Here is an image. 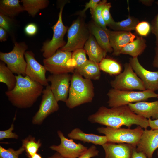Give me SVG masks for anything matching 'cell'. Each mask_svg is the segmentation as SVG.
Returning <instances> with one entry per match:
<instances>
[{"label":"cell","instance_id":"cell-31","mask_svg":"<svg viewBox=\"0 0 158 158\" xmlns=\"http://www.w3.org/2000/svg\"><path fill=\"white\" fill-rule=\"evenodd\" d=\"M107 2L106 0L100 1L94 8L90 9L93 21L105 30L107 28L102 18V11L105 4Z\"/></svg>","mask_w":158,"mask_h":158},{"label":"cell","instance_id":"cell-24","mask_svg":"<svg viewBox=\"0 0 158 158\" xmlns=\"http://www.w3.org/2000/svg\"><path fill=\"white\" fill-rule=\"evenodd\" d=\"M99 63L90 60L82 66L75 70L84 78L91 80H99L101 76V72Z\"/></svg>","mask_w":158,"mask_h":158},{"label":"cell","instance_id":"cell-17","mask_svg":"<svg viewBox=\"0 0 158 158\" xmlns=\"http://www.w3.org/2000/svg\"><path fill=\"white\" fill-rule=\"evenodd\" d=\"M108 35L110 45L113 50L112 54L118 56L120 54L122 49L133 41L136 36L131 32L106 30Z\"/></svg>","mask_w":158,"mask_h":158},{"label":"cell","instance_id":"cell-45","mask_svg":"<svg viewBox=\"0 0 158 158\" xmlns=\"http://www.w3.org/2000/svg\"><path fill=\"white\" fill-rule=\"evenodd\" d=\"M155 55L152 62L154 67L158 68V47H156L154 49Z\"/></svg>","mask_w":158,"mask_h":158},{"label":"cell","instance_id":"cell-11","mask_svg":"<svg viewBox=\"0 0 158 158\" xmlns=\"http://www.w3.org/2000/svg\"><path fill=\"white\" fill-rule=\"evenodd\" d=\"M42 94L39 108L32 118V123L34 125L41 124L48 116L59 109L58 102L51 90L50 85L46 87Z\"/></svg>","mask_w":158,"mask_h":158},{"label":"cell","instance_id":"cell-22","mask_svg":"<svg viewBox=\"0 0 158 158\" xmlns=\"http://www.w3.org/2000/svg\"><path fill=\"white\" fill-rule=\"evenodd\" d=\"M88 28L90 33L95 37L100 46L107 53L113 52L108 35L106 30L97 25L93 21L90 22Z\"/></svg>","mask_w":158,"mask_h":158},{"label":"cell","instance_id":"cell-28","mask_svg":"<svg viewBox=\"0 0 158 158\" xmlns=\"http://www.w3.org/2000/svg\"><path fill=\"white\" fill-rule=\"evenodd\" d=\"M139 22L138 19L129 15L126 19L121 21H115L109 27L114 31L130 32L135 30V27Z\"/></svg>","mask_w":158,"mask_h":158},{"label":"cell","instance_id":"cell-20","mask_svg":"<svg viewBox=\"0 0 158 158\" xmlns=\"http://www.w3.org/2000/svg\"><path fill=\"white\" fill-rule=\"evenodd\" d=\"M68 136L70 139L79 140L84 143H92L95 145L102 146L108 142L105 135L87 133L77 128L72 130L68 134Z\"/></svg>","mask_w":158,"mask_h":158},{"label":"cell","instance_id":"cell-5","mask_svg":"<svg viewBox=\"0 0 158 158\" xmlns=\"http://www.w3.org/2000/svg\"><path fill=\"white\" fill-rule=\"evenodd\" d=\"M97 131L106 137L108 142L127 143L136 147L144 131L138 126L135 128H114L109 127H98Z\"/></svg>","mask_w":158,"mask_h":158},{"label":"cell","instance_id":"cell-27","mask_svg":"<svg viewBox=\"0 0 158 158\" xmlns=\"http://www.w3.org/2000/svg\"><path fill=\"white\" fill-rule=\"evenodd\" d=\"M2 61L0 62V82L5 84L8 91L12 90L15 87L16 83V75Z\"/></svg>","mask_w":158,"mask_h":158},{"label":"cell","instance_id":"cell-43","mask_svg":"<svg viewBox=\"0 0 158 158\" xmlns=\"http://www.w3.org/2000/svg\"><path fill=\"white\" fill-rule=\"evenodd\" d=\"M8 33L2 28L0 27V41L5 42L7 40Z\"/></svg>","mask_w":158,"mask_h":158},{"label":"cell","instance_id":"cell-26","mask_svg":"<svg viewBox=\"0 0 158 158\" xmlns=\"http://www.w3.org/2000/svg\"><path fill=\"white\" fill-rule=\"evenodd\" d=\"M24 11L32 17H35L41 10L46 8L49 1L47 0H21Z\"/></svg>","mask_w":158,"mask_h":158},{"label":"cell","instance_id":"cell-29","mask_svg":"<svg viewBox=\"0 0 158 158\" xmlns=\"http://www.w3.org/2000/svg\"><path fill=\"white\" fill-rule=\"evenodd\" d=\"M100 70L110 75H118L121 73L122 67L118 62L111 59L104 58L99 63Z\"/></svg>","mask_w":158,"mask_h":158},{"label":"cell","instance_id":"cell-7","mask_svg":"<svg viewBox=\"0 0 158 158\" xmlns=\"http://www.w3.org/2000/svg\"><path fill=\"white\" fill-rule=\"evenodd\" d=\"M28 49V46L25 42L15 41L11 51L8 53L0 52V59L13 73L25 76L27 63L24 55Z\"/></svg>","mask_w":158,"mask_h":158},{"label":"cell","instance_id":"cell-6","mask_svg":"<svg viewBox=\"0 0 158 158\" xmlns=\"http://www.w3.org/2000/svg\"><path fill=\"white\" fill-rule=\"evenodd\" d=\"M90 33L82 17L74 20L67 31V41L66 44L59 49L65 51H73L83 48Z\"/></svg>","mask_w":158,"mask_h":158},{"label":"cell","instance_id":"cell-46","mask_svg":"<svg viewBox=\"0 0 158 158\" xmlns=\"http://www.w3.org/2000/svg\"><path fill=\"white\" fill-rule=\"evenodd\" d=\"M139 1L145 5L147 6H151L154 1L153 0H140Z\"/></svg>","mask_w":158,"mask_h":158},{"label":"cell","instance_id":"cell-49","mask_svg":"<svg viewBox=\"0 0 158 158\" xmlns=\"http://www.w3.org/2000/svg\"><path fill=\"white\" fill-rule=\"evenodd\" d=\"M156 3L157 4V6H158V1H157L156 2Z\"/></svg>","mask_w":158,"mask_h":158},{"label":"cell","instance_id":"cell-38","mask_svg":"<svg viewBox=\"0 0 158 158\" xmlns=\"http://www.w3.org/2000/svg\"><path fill=\"white\" fill-rule=\"evenodd\" d=\"M99 151L94 145L91 146L82 155L77 158H91L99 155Z\"/></svg>","mask_w":158,"mask_h":158},{"label":"cell","instance_id":"cell-48","mask_svg":"<svg viewBox=\"0 0 158 158\" xmlns=\"http://www.w3.org/2000/svg\"><path fill=\"white\" fill-rule=\"evenodd\" d=\"M28 157V158H42L41 155L40 154L37 153L32 156L29 157Z\"/></svg>","mask_w":158,"mask_h":158},{"label":"cell","instance_id":"cell-9","mask_svg":"<svg viewBox=\"0 0 158 158\" xmlns=\"http://www.w3.org/2000/svg\"><path fill=\"white\" fill-rule=\"evenodd\" d=\"M44 66L51 74L73 73L75 64L72 59V53L60 49L49 57L44 59Z\"/></svg>","mask_w":158,"mask_h":158},{"label":"cell","instance_id":"cell-14","mask_svg":"<svg viewBox=\"0 0 158 158\" xmlns=\"http://www.w3.org/2000/svg\"><path fill=\"white\" fill-rule=\"evenodd\" d=\"M24 56L27 63L25 75L43 86L49 85L46 77L47 71L44 66L36 59L34 53L31 51H26Z\"/></svg>","mask_w":158,"mask_h":158},{"label":"cell","instance_id":"cell-13","mask_svg":"<svg viewBox=\"0 0 158 158\" xmlns=\"http://www.w3.org/2000/svg\"><path fill=\"white\" fill-rule=\"evenodd\" d=\"M71 75L69 73L51 74L47 78L51 90L57 102H66L68 98Z\"/></svg>","mask_w":158,"mask_h":158},{"label":"cell","instance_id":"cell-3","mask_svg":"<svg viewBox=\"0 0 158 158\" xmlns=\"http://www.w3.org/2000/svg\"><path fill=\"white\" fill-rule=\"evenodd\" d=\"M94 87L91 80L83 78L76 71L71 75L66 106L73 109L91 102L94 96Z\"/></svg>","mask_w":158,"mask_h":158},{"label":"cell","instance_id":"cell-44","mask_svg":"<svg viewBox=\"0 0 158 158\" xmlns=\"http://www.w3.org/2000/svg\"><path fill=\"white\" fill-rule=\"evenodd\" d=\"M136 148L134 149L131 158H148L143 153L137 152Z\"/></svg>","mask_w":158,"mask_h":158},{"label":"cell","instance_id":"cell-40","mask_svg":"<svg viewBox=\"0 0 158 158\" xmlns=\"http://www.w3.org/2000/svg\"><path fill=\"white\" fill-rule=\"evenodd\" d=\"M38 31L37 25L34 23H30L27 24L25 27L24 31L27 35L32 36L35 35Z\"/></svg>","mask_w":158,"mask_h":158},{"label":"cell","instance_id":"cell-8","mask_svg":"<svg viewBox=\"0 0 158 158\" xmlns=\"http://www.w3.org/2000/svg\"><path fill=\"white\" fill-rule=\"evenodd\" d=\"M65 4L64 2L61 5L58 20L52 27L53 31L52 39L43 44L41 51L45 59L52 56L66 43L64 40V37L69 28L64 25L62 19V12Z\"/></svg>","mask_w":158,"mask_h":158},{"label":"cell","instance_id":"cell-33","mask_svg":"<svg viewBox=\"0 0 158 158\" xmlns=\"http://www.w3.org/2000/svg\"><path fill=\"white\" fill-rule=\"evenodd\" d=\"M84 48L77 49L72 53V59L75 64V70L83 65L87 60Z\"/></svg>","mask_w":158,"mask_h":158},{"label":"cell","instance_id":"cell-36","mask_svg":"<svg viewBox=\"0 0 158 158\" xmlns=\"http://www.w3.org/2000/svg\"><path fill=\"white\" fill-rule=\"evenodd\" d=\"M111 6V3L107 2L105 4L102 11V18L107 26H109L115 22L110 11Z\"/></svg>","mask_w":158,"mask_h":158},{"label":"cell","instance_id":"cell-18","mask_svg":"<svg viewBox=\"0 0 158 158\" xmlns=\"http://www.w3.org/2000/svg\"><path fill=\"white\" fill-rule=\"evenodd\" d=\"M102 146L105 152L104 158H131L133 150L136 147L128 144L110 142Z\"/></svg>","mask_w":158,"mask_h":158},{"label":"cell","instance_id":"cell-23","mask_svg":"<svg viewBox=\"0 0 158 158\" xmlns=\"http://www.w3.org/2000/svg\"><path fill=\"white\" fill-rule=\"evenodd\" d=\"M146 46L145 40L142 37L137 36L122 49L120 54H128L132 58L138 57L143 52Z\"/></svg>","mask_w":158,"mask_h":158},{"label":"cell","instance_id":"cell-41","mask_svg":"<svg viewBox=\"0 0 158 158\" xmlns=\"http://www.w3.org/2000/svg\"><path fill=\"white\" fill-rule=\"evenodd\" d=\"M99 0H90L89 2L86 3L84 8L81 11L79 14L81 17H83L85 12L89 8L93 9L94 8L100 1Z\"/></svg>","mask_w":158,"mask_h":158},{"label":"cell","instance_id":"cell-25","mask_svg":"<svg viewBox=\"0 0 158 158\" xmlns=\"http://www.w3.org/2000/svg\"><path fill=\"white\" fill-rule=\"evenodd\" d=\"M19 0H1L0 1V13L14 18L24 11Z\"/></svg>","mask_w":158,"mask_h":158},{"label":"cell","instance_id":"cell-37","mask_svg":"<svg viewBox=\"0 0 158 158\" xmlns=\"http://www.w3.org/2000/svg\"><path fill=\"white\" fill-rule=\"evenodd\" d=\"M14 124L13 123L10 128L7 130L0 131V140H2L4 139L13 138L17 139L18 135L12 131L14 130Z\"/></svg>","mask_w":158,"mask_h":158},{"label":"cell","instance_id":"cell-1","mask_svg":"<svg viewBox=\"0 0 158 158\" xmlns=\"http://www.w3.org/2000/svg\"><path fill=\"white\" fill-rule=\"evenodd\" d=\"M88 121L92 123L114 128L125 126L130 128L133 125L147 129L149 126L148 120L134 113L128 105L108 108L102 106L95 113L90 115Z\"/></svg>","mask_w":158,"mask_h":158},{"label":"cell","instance_id":"cell-16","mask_svg":"<svg viewBox=\"0 0 158 158\" xmlns=\"http://www.w3.org/2000/svg\"><path fill=\"white\" fill-rule=\"evenodd\" d=\"M157 148L158 129H145L136 146V151L143 153L148 158H152L154 152Z\"/></svg>","mask_w":158,"mask_h":158},{"label":"cell","instance_id":"cell-15","mask_svg":"<svg viewBox=\"0 0 158 158\" xmlns=\"http://www.w3.org/2000/svg\"><path fill=\"white\" fill-rule=\"evenodd\" d=\"M129 62L133 70L143 82L146 90L154 92L158 90V71H151L145 68L138 57L130 58Z\"/></svg>","mask_w":158,"mask_h":158},{"label":"cell","instance_id":"cell-30","mask_svg":"<svg viewBox=\"0 0 158 158\" xmlns=\"http://www.w3.org/2000/svg\"><path fill=\"white\" fill-rule=\"evenodd\" d=\"M22 146L24 148L27 157L32 156L37 152L42 145L40 140H36L35 137L29 135L22 140Z\"/></svg>","mask_w":158,"mask_h":158},{"label":"cell","instance_id":"cell-34","mask_svg":"<svg viewBox=\"0 0 158 158\" xmlns=\"http://www.w3.org/2000/svg\"><path fill=\"white\" fill-rule=\"evenodd\" d=\"M25 151L21 146L18 150L11 148L6 149L0 146V158H18L19 156Z\"/></svg>","mask_w":158,"mask_h":158},{"label":"cell","instance_id":"cell-50","mask_svg":"<svg viewBox=\"0 0 158 158\" xmlns=\"http://www.w3.org/2000/svg\"><path fill=\"white\" fill-rule=\"evenodd\" d=\"M157 155L158 156V150L157 151Z\"/></svg>","mask_w":158,"mask_h":158},{"label":"cell","instance_id":"cell-35","mask_svg":"<svg viewBox=\"0 0 158 158\" xmlns=\"http://www.w3.org/2000/svg\"><path fill=\"white\" fill-rule=\"evenodd\" d=\"M135 31L140 36L146 37L151 31V25L146 21L139 22L136 25Z\"/></svg>","mask_w":158,"mask_h":158},{"label":"cell","instance_id":"cell-10","mask_svg":"<svg viewBox=\"0 0 158 158\" xmlns=\"http://www.w3.org/2000/svg\"><path fill=\"white\" fill-rule=\"evenodd\" d=\"M110 84L113 88L118 90H146L143 82L133 71L129 63L124 64L123 71L111 81Z\"/></svg>","mask_w":158,"mask_h":158},{"label":"cell","instance_id":"cell-32","mask_svg":"<svg viewBox=\"0 0 158 158\" xmlns=\"http://www.w3.org/2000/svg\"><path fill=\"white\" fill-rule=\"evenodd\" d=\"M15 25V21L13 18L0 13V27L5 30L10 35L13 33Z\"/></svg>","mask_w":158,"mask_h":158},{"label":"cell","instance_id":"cell-42","mask_svg":"<svg viewBox=\"0 0 158 158\" xmlns=\"http://www.w3.org/2000/svg\"><path fill=\"white\" fill-rule=\"evenodd\" d=\"M148 120L149 126L151 128V130L158 129V119L152 120L150 118H149Z\"/></svg>","mask_w":158,"mask_h":158},{"label":"cell","instance_id":"cell-47","mask_svg":"<svg viewBox=\"0 0 158 158\" xmlns=\"http://www.w3.org/2000/svg\"><path fill=\"white\" fill-rule=\"evenodd\" d=\"M48 158H66L61 155L59 154L56 152L52 156Z\"/></svg>","mask_w":158,"mask_h":158},{"label":"cell","instance_id":"cell-21","mask_svg":"<svg viewBox=\"0 0 158 158\" xmlns=\"http://www.w3.org/2000/svg\"><path fill=\"white\" fill-rule=\"evenodd\" d=\"M83 48L88 55L89 59L98 63L105 58L107 53L98 44L91 33Z\"/></svg>","mask_w":158,"mask_h":158},{"label":"cell","instance_id":"cell-19","mask_svg":"<svg viewBox=\"0 0 158 158\" xmlns=\"http://www.w3.org/2000/svg\"><path fill=\"white\" fill-rule=\"evenodd\" d=\"M135 114L145 118L152 117L154 120L158 119V100L151 102L140 101L128 105Z\"/></svg>","mask_w":158,"mask_h":158},{"label":"cell","instance_id":"cell-39","mask_svg":"<svg viewBox=\"0 0 158 158\" xmlns=\"http://www.w3.org/2000/svg\"><path fill=\"white\" fill-rule=\"evenodd\" d=\"M151 27V31L155 36L156 47H158V13L152 20Z\"/></svg>","mask_w":158,"mask_h":158},{"label":"cell","instance_id":"cell-51","mask_svg":"<svg viewBox=\"0 0 158 158\" xmlns=\"http://www.w3.org/2000/svg\"><path fill=\"white\" fill-rule=\"evenodd\" d=\"M157 98H158V97H157Z\"/></svg>","mask_w":158,"mask_h":158},{"label":"cell","instance_id":"cell-2","mask_svg":"<svg viewBox=\"0 0 158 158\" xmlns=\"http://www.w3.org/2000/svg\"><path fill=\"white\" fill-rule=\"evenodd\" d=\"M16 83L11 91L5 92L8 100L14 106L19 108H30L42 94L43 86L26 75H16Z\"/></svg>","mask_w":158,"mask_h":158},{"label":"cell","instance_id":"cell-12","mask_svg":"<svg viewBox=\"0 0 158 158\" xmlns=\"http://www.w3.org/2000/svg\"><path fill=\"white\" fill-rule=\"evenodd\" d=\"M57 134L61 140L60 144L57 145H53L50 148L65 158H77L88 148L80 143H75L72 139L67 138L60 130L57 131Z\"/></svg>","mask_w":158,"mask_h":158},{"label":"cell","instance_id":"cell-4","mask_svg":"<svg viewBox=\"0 0 158 158\" xmlns=\"http://www.w3.org/2000/svg\"><path fill=\"white\" fill-rule=\"evenodd\" d=\"M108 106L111 107L128 105L130 103L145 101L149 98H157L158 94L148 90L136 91L112 88L107 93Z\"/></svg>","mask_w":158,"mask_h":158}]
</instances>
